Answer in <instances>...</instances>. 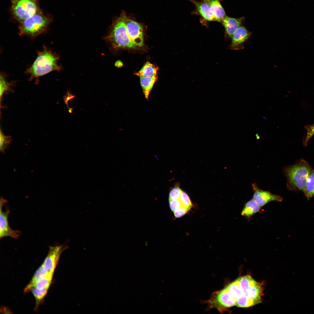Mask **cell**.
Here are the masks:
<instances>
[{"mask_svg": "<svg viewBox=\"0 0 314 314\" xmlns=\"http://www.w3.org/2000/svg\"><path fill=\"white\" fill-rule=\"evenodd\" d=\"M192 3L195 7L196 12L202 19L207 21H215L208 4L204 0L201 1L196 0H189Z\"/></svg>", "mask_w": 314, "mask_h": 314, "instance_id": "13", "label": "cell"}, {"mask_svg": "<svg viewBox=\"0 0 314 314\" xmlns=\"http://www.w3.org/2000/svg\"><path fill=\"white\" fill-rule=\"evenodd\" d=\"M189 209L183 206L177 209L173 212L176 218H179L185 215Z\"/></svg>", "mask_w": 314, "mask_h": 314, "instance_id": "32", "label": "cell"}, {"mask_svg": "<svg viewBox=\"0 0 314 314\" xmlns=\"http://www.w3.org/2000/svg\"><path fill=\"white\" fill-rule=\"evenodd\" d=\"M49 274H51L48 272L47 269L42 263L36 271L29 283H33L45 277Z\"/></svg>", "mask_w": 314, "mask_h": 314, "instance_id": "25", "label": "cell"}, {"mask_svg": "<svg viewBox=\"0 0 314 314\" xmlns=\"http://www.w3.org/2000/svg\"><path fill=\"white\" fill-rule=\"evenodd\" d=\"M53 20L51 15L41 9L31 17L19 22V33L21 35L34 37L46 31Z\"/></svg>", "mask_w": 314, "mask_h": 314, "instance_id": "4", "label": "cell"}, {"mask_svg": "<svg viewBox=\"0 0 314 314\" xmlns=\"http://www.w3.org/2000/svg\"><path fill=\"white\" fill-rule=\"evenodd\" d=\"M126 14L124 11L115 18L108 34L105 39L115 48L133 49L136 46L130 39L125 23Z\"/></svg>", "mask_w": 314, "mask_h": 314, "instance_id": "3", "label": "cell"}, {"mask_svg": "<svg viewBox=\"0 0 314 314\" xmlns=\"http://www.w3.org/2000/svg\"><path fill=\"white\" fill-rule=\"evenodd\" d=\"M10 1L12 16L19 22L31 17L41 10L38 0H10Z\"/></svg>", "mask_w": 314, "mask_h": 314, "instance_id": "5", "label": "cell"}, {"mask_svg": "<svg viewBox=\"0 0 314 314\" xmlns=\"http://www.w3.org/2000/svg\"><path fill=\"white\" fill-rule=\"evenodd\" d=\"M209 5L215 21L221 22L226 16L225 11L220 2V0H203Z\"/></svg>", "mask_w": 314, "mask_h": 314, "instance_id": "14", "label": "cell"}, {"mask_svg": "<svg viewBox=\"0 0 314 314\" xmlns=\"http://www.w3.org/2000/svg\"><path fill=\"white\" fill-rule=\"evenodd\" d=\"M12 140L10 136H5L0 131V151L2 153H4L7 149Z\"/></svg>", "mask_w": 314, "mask_h": 314, "instance_id": "26", "label": "cell"}, {"mask_svg": "<svg viewBox=\"0 0 314 314\" xmlns=\"http://www.w3.org/2000/svg\"><path fill=\"white\" fill-rule=\"evenodd\" d=\"M65 247L63 245L49 247L48 254L43 263L49 273L53 274L60 256Z\"/></svg>", "mask_w": 314, "mask_h": 314, "instance_id": "10", "label": "cell"}, {"mask_svg": "<svg viewBox=\"0 0 314 314\" xmlns=\"http://www.w3.org/2000/svg\"><path fill=\"white\" fill-rule=\"evenodd\" d=\"M225 288L231 295L236 299L243 294L237 279L229 283Z\"/></svg>", "mask_w": 314, "mask_h": 314, "instance_id": "21", "label": "cell"}, {"mask_svg": "<svg viewBox=\"0 0 314 314\" xmlns=\"http://www.w3.org/2000/svg\"><path fill=\"white\" fill-rule=\"evenodd\" d=\"M125 23L129 35L136 46L143 45V28L142 24L130 16L126 15Z\"/></svg>", "mask_w": 314, "mask_h": 314, "instance_id": "8", "label": "cell"}, {"mask_svg": "<svg viewBox=\"0 0 314 314\" xmlns=\"http://www.w3.org/2000/svg\"><path fill=\"white\" fill-rule=\"evenodd\" d=\"M307 132L306 135L303 140V144L304 146L307 145L310 138L314 135V124L311 125H306L304 126Z\"/></svg>", "mask_w": 314, "mask_h": 314, "instance_id": "27", "label": "cell"}, {"mask_svg": "<svg viewBox=\"0 0 314 314\" xmlns=\"http://www.w3.org/2000/svg\"><path fill=\"white\" fill-rule=\"evenodd\" d=\"M182 205L189 209L192 206V204L189 197L188 194L182 191L179 199Z\"/></svg>", "mask_w": 314, "mask_h": 314, "instance_id": "28", "label": "cell"}, {"mask_svg": "<svg viewBox=\"0 0 314 314\" xmlns=\"http://www.w3.org/2000/svg\"><path fill=\"white\" fill-rule=\"evenodd\" d=\"M236 301L225 287L213 293L206 303L209 309L215 308L221 313L236 305Z\"/></svg>", "mask_w": 314, "mask_h": 314, "instance_id": "6", "label": "cell"}, {"mask_svg": "<svg viewBox=\"0 0 314 314\" xmlns=\"http://www.w3.org/2000/svg\"><path fill=\"white\" fill-rule=\"evenodd\" d=\"M237 279L243 293L257 283L249 275L239 277Z\"/></svg>", "mask_w": 314, "mask_h": 314, "instance_id": "22", "label": "cell"}, {"mask_svg": "<svg viewBox=\"0 0 314 314\" xmlns=\"http://www.w3.org/2000/svg\"><path fill=\"white\" fill-rule=\"evenodd\" d=\"M245 19L243 17L236 18L226 16L221 22L224 28L226 34L231 38L235 31L242 26Z\"/></svg>", "mask_w": 314, "mask_h": 314, "instance_id": "12", "label": "cell"}, {"mask_svg": "<svg viewBox=\"0 0 314 314\" xmlns=\"http://www.w3.org/2000/svg\"><path fill=\"white\" fill-rule=\"evenodd\" d=\"M140 83L145 98L148 99L154 84L157 81V75L152 76H140Z\"/></svg>", "mask_w": 314, "mask_h": 314, "instance_id": "16", "label": "cell"}, {"mask_svg": "<svg viewBox=\"0 0 314 314\" xmlns=\"http://www.w3.org/2000/svg\"><path fill=\"white\" fill-rule=\"evenodd\" d=\"M313 170L308 163L303 159L292 165L284 167L283 171L287 179V188L291 191L303 192L307 179Z\"/></svg>", "mask_w": 314, "mask_h": 314, "instance_id": "2", "label": "cell"}, {"mask_svg": "<svg viewBox=\"0 0 314 314\" xmlns=\"http://www.w3.org/2000/svg\"><path fill=\"white\" fill-rule=\"evenodd\" d=\"M53 274H49L45 277L33 283H29L24 290L25 292H29L30 289L33 287L43 289H49L51 284Z\"/></svg>", "mask_w": 314, "mask_h": 314, "instance_id": "17", "label": "cell"}, {"mask_svg": "<svg viewBox=\"0 0 314 314\" xmlns=\"http://www.w3.org/2000/svg\"><path fill=\"white\" fill-rule=\"evenodd\" d=\"M257 304L256 301L243 294L236 299V305L239 307L247 308Z\"/></svg>", "mask_w": 314, "mask_h": 314, "instance_id": "24", "label": "cell"}, {"mask_svg": "<svg viewBox=\"0 0 314 314\" xmlns=\"http://www.w3.org/2000/svg\"><path fill=\"white\" fill-rule=\"evenodd\" d=\"M115 65L117 67H121L123 65V63L121 61L118 60L116 61L115 63Z\"/></svg>", "mask_w": 314, "mask_h": 314, "instance_id": "34", "label": "cell"}, {"mask_svg": "<svg viewBox=\"0 0 314 314\" xmlns=\"http://www.w3.org/2000/svg\"><path fill=\"white\" fill-rule=\"evenodd\" d=\"M169 204L170 209L173 212L182 206L179 199H169Z\"/></svg>", "mask_w": 314, "mask_h": 314, "instance_id": "31", "label": "cell"}, {"mask_svg": "<svg viewBox=\"0 0 314 314\" xmlns=\"http://www.w3.org/2000/svg\"><path fill=\"white\" fill-rule=\"evenodd\" d=\"M48 289H40L35 287L32 288L29 292H31L34 296L36 301L35 309L37 310L40 302L43 300L46 295Z\"/></svg>", "mask_w": 314, "mask_h": 314, "instance_id": "23", "label": "cell"}, {"mask_svg": "<svg viewBox=\"0 0 314 314\" xmlns=\"http://www.w3.org/2000/svg\"><path fill=\"white\" fill-rule=\"evenodd\" d=\"M251 34V33L243 26L240 27L233 34L231 38L230 49L234 50L243 49L244 43L249 39Z\"/></svg>", "mask_w": 314, "mask_h": 314, "instance_id": "11", "label": "cell"}, {"mask_svg": "<svg viewBox=\"0 0 314 314\" xmlns=\"http://www.w3.org/2000/svg\"><path fill=\"white\" fill-rule=\"evenodd\" d=\"M67 96L66 97L65 99V102L67 104L68 101L72 99L75 97V96L74 95H73L72 94L68 92L67 93Z\"/></svg>", "mask_w": 314, "mask_h": 314, "instance_id": "33", "label": "cell"}, {"mask_svg": "<svg viewBox=\"0 0 314 314\" xmlns=\"http://www.w3.org/2000/svg\"><path fill=\"white\" fill-rule=\"evenodd\" d=\"M308 200L314 196V170L313 169L309 175L303 192Z\"/></svg>", "mask_w": 314, "mask_h": 314, "instance_id": "19", "label": "cell"}, {"mask_svg": "<svg viewBox=\"0 0 314 314\" xmlns=\"http://www.w3.org/2000/svg\"><path fill=\"white\" fill-rule=\"evenodd\" d=\"M182 192V191L179 186H175L170 191L169 196V199H179Z\"/></svg>", "mask_w": 314, "mask_h": 314, "instance_id": "30", "label": "cell"}, {"mask_svg": "<svg viewBox=\"0 0 314 314\" xmlns=\"http://www.w3.org/2000/svg\"><path fill=\"white\" fill-rule=\"evenodd\" d=\"M7 202L3 197L0 199V238L9 236L15 239L18 238L21 235V232L18 230H13L10 227L8 222V216L10 210L7 208L5 211H3V207Z\"/></svg>", "mask_w": 314, "mask_h": 314, "instance_id": "7", "label": "cell"}, {"mask_svg": "<svg viewBox=\"0 0 314 314\" xmlns=\"http://www.w3.org/2000/svg\"><path fill=\"white\" fill-rule=\"evenodd\" d=\"M251 186L254 192L252 199L261 207L271 201L280 202L283 200L282 198L279 195L260 189L255 183L252 184Z\"/></svg>", "mask_w": 314, "mask_h": 314, "instance_id": "9", "label": "cell"}, {"mask_svg": "<svg viewBox=\"0 0 314 314\" xmlns=\"http://www.w3.org/2000/svg\"><path fill=\"white\" fill-rule=\"evenodd\" d=\"M260 212L261 207L252 199L245 203L242 210L241 215L249 220L252 216Z\"/></svg>", "mask_w": 314, "mask_h": 314, "instance_id": "15", "label": "cell"}, {"mask_svg": "<svg viewBox=\"0 0 314 314\" xmlns=\"http://www.w3.org/2000/svg\"><path fill=\"white\" fill-rule=\"evenodd\" d=\"M158 68L149 62H147L135 75L139 76L152 77L157 75Z\"/></svg>", "mask_w": 314, "mask_h": 314, "instance_id": "20", "label": "cell"}, {"mask_svg": "<svg viewBox=\"0 0 314 314\" xmlns=\"http://www.w3.org/2000/svg\"><path fill=\"white\" fill-rule=\"evenodd\" d=\"M10 85V83L6 81L3 74H1L0 80L1 98L4 93L9 89Z\"/></svg>", "mask_w": 314, "mask_h": 314, "instance_id": "29", "label": "cell"}, {"mask_svg": "<svg viewBox=\"0 0 314 314\" xmlns=\"http://www.w3.org/2000/svg\"><path fill=\"white\" fill-rule=\"evenodd\" d=\"M59 57L51 50L44 47L38 53L37 58L26 70L30 80L37 78L50 72L59 71L61 67L58 63Z\"/></svg>", "mask_w": 314, "mask_h": 314, "instance_id": "1", "label": "cell"}, {"mask_svg": "<svg viewBox=\"0 0 314 314\" xmlns=\"http://www.w3.org/2000/svg\"><path fill=\"white\" fill-rule=\"evenodd\" d=\"M262 293V288L261 284L257 282L253 286L247 290L243 294L259 304L261 302Z\"/></svg>", "mask_w": 314, "mask_h": 314, "instance_id": "18", "label": "cell"}]
</instances>
